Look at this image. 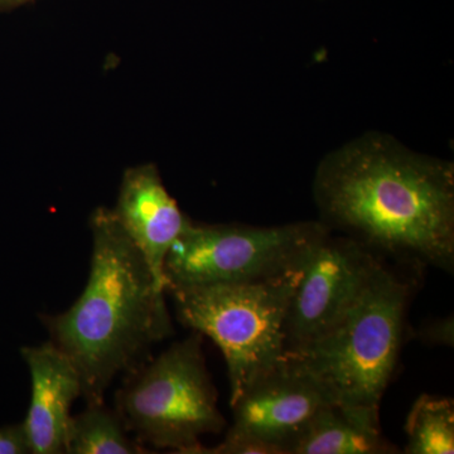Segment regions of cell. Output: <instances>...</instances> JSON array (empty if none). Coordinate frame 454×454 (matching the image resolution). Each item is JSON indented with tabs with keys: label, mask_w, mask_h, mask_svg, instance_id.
<instances>
[{
	"label": "cell",
	"mask_w": 454,
	"mask_h": 454,
	"mask_svg": "<svg viewBox=\"0 0 454 454\" xmlns=\"http://www.w3.org/2000/svg\"><path fill=\"white\" fill-rule=\"evenodd\" d=\"M92 255L85 291L66 312L44 316L51 342L73 361L86 405L106 404L114 379L151 358L173 333L166 292L113 211L90 217Z\"/></svg>",
	"instance_id": "obj_2"
},
{
	"label": "cell",
	"mask_w": 454,
	"mask_h": 454,
	"mask_svg": "<svg viewBox=\"0 0 454 454\" xmlns=\"http://www.w3.org/2000/svg\"><path fill=\"white\" fill-rule=\"evenodd\" d=\"M31 452L25 424H14L0 428V454H27Z\"/></svg>",
	"instance_id": "obj_15"
},
{
	"label": "cell",
	"mask_w": 454,
	"mask_h": 454,
	"mask_svg": "<svg viewBox=\"0 0 454 454\" xmlns=\"http://www.w3.org/2000/svg\"><path fill=\"white\" fill-rule=\"evenodd\" d=\"M31 373L32 395L25 422L33 454H66L71 408L82 397L79 372L51 340L22 348Z\"/></svg>",
	"instance_id": "obj_10"
},
{
	"label": "cell",
	"mask_w": 454,
	"mask_h": 454,
	"mask_svg": "<svg viewBox=\"0 0 454 454\" xmlns=\"http://www.w3.org/2000/svg\"><path fill=\"white\" fill-rule=\"evenodd\" d=\"M312 190L318 221L331 232L406 270L453 273L452 160L369 130L322 157Z\"/></svg>",
	"instance_id": "obj_1"
},
{
	"label": "cell",
	"mask_w": 454,
	"mask_h": 454,
	"mask_svg": "<svg viewBox=\"0 0 454 454\" xmlns=\"http://www.w3.org/2000/svg\"><path fill=\"white\" fill-rule=\"evenodd\" d=\"M380 258L346 236L325 232L307 256L293 292L286 325V354L327 333L378 267Z\"/></svg>",
	"instance_id": "obj_8"
},
{
	"label": "cell",
	"mask_w": 454,
	"mask_h": 454,
	"mask_svg": "<svg viewBox=\"0 0 454 454\" xmlns=\"http://www.w3.org/2000/svg\"><path fill=\"white\" fill-rule=\"evenodd\" d=\"M406 454L454 453V403L450 397L422 395L405 423Z\"/></svg>",
	"instance_id": "obj_13"
},
{
	"label": "cell",
	"mask_w": 454,
	"mask_h": 454,
	"mask_svg": "<svg viewBox=\"0 0 454 454\" xmlns=\"http://www.w3.org/2000/svg\"><path fill=\"white\" fill-rule=\"evenodd\" d=\"M418 337L430 346H454V319L453 316L427 322L418 331Z\"/></svg>",
	"instance_id": "obj_14"
},
{
	"label": "cell",
	"mask_w": 454,
	"mask_h": 454,
	"mask_svg": "<svg viewBox=\"0 0 454 454\" xmlns=\"http://www.w3.org/2000/svg\"><path fill=\"white\" fill-rule=\"evenodd\" d=\"M327 230L318 220L277 226L191 220L164 259L166 292L255 282L297 270Z\"/></svg>",
	"instance_id": "obj_6"
},
{
	"label": "cell",
	"mask_w": 454,
	"mask_h": 454,
	"mask_svg": "<svg viewBox=\"0 0 454 454\" xmlns=\"http://www.w3.org/2000/svg\"><path fill=\"white\" fill-rule=\"evenodd\" d=\"M395 446L382 435L380 411L330 403L317 411L291 454H391Z\"/></svg>",
	"instance_id": "obj_11"
},
{
	"label": "cell",
	"mask_w": 454,
	"mask_h": 454,
	"mask_svg": "<svg viewBox=\"0 0 454 454\" xmlns=\"http://www.w3.org/2000/svg\"><path fill=\"white\" fill-rule=\"evenodd\" d=\"M121 417L103 405H88L71 418L66 454L149 453L137 439L128 435Z\"/></svg>",
	"instance_id": "obj_12"
},
{
	"label": "cell",
	"mask_w": 454,
	"mask_h": 454,
	"mask_svg": "<svg viewBox=\"0 0 454 454\" xmlns=\"http://www.w3.org/2000/svg\"><path fill=\"white\" fill-rule=\"evenodd\" d=\"M112 211L145 259L157 288L166 292L164 259L191 219L169 195L155 164L125 170Z\"/></svg>",
	"instance_id": "obj_9"
},
{
	"label": "cell",
	"mask_w": 454,
	"mask_h": 454,
	"mask_svg": "<svg viewBox=\"0 0 454 454\" xmlns=\"http://www.w3.org/2000/svg\"><path fill=\"white\" fill-rule=\"evenodd\" d=\"M202 337L192 333L125 373L114 411L143 446L192 454L203 435L225 428Z\"/></svg>",
	"instance_id": "obj_5"
},
{
	"label": "cell",
	"mask_w": 454,
	"mask_h": 454,
	"mask_svg": "<svg viewBox=\"0 0 454 454\" xmlns=\"http://www.w3.org/2000/svg\"><path fill=\"white\" fill-rule=\"evenodd\" d=\"M303 267L270 279L166 292L179 324L207 336L223 352L230 403L286 356L284 325Z\"/></svg>",
	"instance_id": "obj_4"
},
{
	"label": "cell",
	"mask_w": 454,
	"mask_h": 454,
	"mask_svg": "<svg viewBox=\"0 0 454 454\" xmlns=\"http://www.w3.org/2000/svg\"><path fill=\"white\" fill-rule=\"evenodd\" d=\"M35 2V0H0V13H7Z\"/></svg>",
	"instance_id": "obj_16"
},
{
	"label": "cell",
	"mask_w": 454,
	"mask_h": 454,
	"mask_svg": "<svg viewBox=\"0 0 454 454\" xmlns=\"http://www.w3.org/2000/svg\"><path fill=\"white\" fill-rule=\"evenodd\" d=\"M409 273L414 271L381 260L356 300L327 333L286 352L315 376L334 403L380 411L404 337L414 286Z\"/></svg>",
	"instance_id": "obj_3"
},
{
	"label": "cell",
	"mask_w": 454,
	"mask_h": 454,
	"mask_svg": "<svg viewBox=\"0 0 454 454\" xmlns=\"http://www.w3.org/2000/svg\"><path fill=\"white\" fill-rule=\"evenodd\" d=\"M330 403L315 376L286 354L230 403L232 424L225 439L192 454H291L310 419Z\"/></svg>",
	"instance_id": "obj_7"
}]
</instances>
